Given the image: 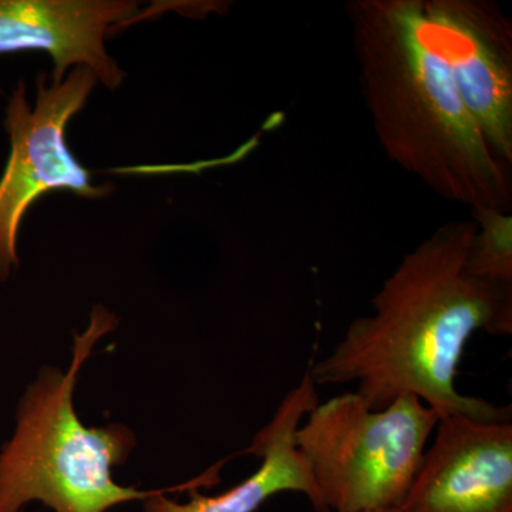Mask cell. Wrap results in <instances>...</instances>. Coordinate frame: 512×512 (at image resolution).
Wrapping results in <instances>:
<instances>
[{
  "label": "cell",
  "instance_id": "6da1fadb",
  "mask_svg": "<svg viewBox=\"0 0 512 512\" xmlns=\"http://www.w3.org/2000/svg\"><path fill=\"white\" fill-rule=\"evenodd\" d=\"M476 231L474 220L447 222L407 252L372 299L373 315L353 320L332 352L308 367L316 386L356 383L372 410L413 394L440 419L511 421V407L456 389L474 333H512V285L468 269Z\"/></svg>",
  "mask_w": 512,
  "mask_h": 512
},
{
  "label": "cell",
  "instance_id": "7a4b0ae2",
  "mask_svg": "<svg viewBox=\"0 0 512 512\" xmlns=\"http://www.w3.org/2000/svg\"><path fill=\"white\" fill-rule=\"evenodd\" d=\"M346 9L363 99L389 160L444 200L510 211L511 171L464 106L423 2L353 0Z\"/></svg>",
  "mask_w": 512,
  "mask_h": 512
},
{
  "label": "cell",
  "instance_id": "3957f363",
  "mask_svg": "<svg viewBox=\"0 0 512 512\" xmlns=\"http://www.w3.org/2000/svg\"><path fill=\"white\" fill-rule=\"evenodd\" d=\"M116 328V315L94 306L87 329L74 333L69 369L42 367L29 384L16 412L15 433L0 448V512H23L32 503L53 512H107L158 494L197 490L215 477L210 471L190 483L157 490L123 487L113 480L111 468L126 463L137 446L136 434L124 424L84 426L73 397L94 346Z\"/></svg>",
  "mask_w": 512,
  "mask_h": 512
},
{
  "label": "cell",
  "instance_id": "277c9868",
  "mask_svg": "<svg viewBox=\"0 0 512 512\" xmlns=\"http://www.w3.org/2000/svg\"><path fill=\"white\" fill-rule=\"evenodd\" d=\"M295 431L320 512L400 508L439 414L413 394L372 410L355 392L318 403Z\"/></svg>",
  "mask_w": 512,
  "mask_h": 512
},
{
  "label": "cell",
  "instance_id": "5b68a950",
  "mask_svg": "<svg viewBox=\"0 0 512 512\" xmlns=\"http://www.w3.org/2000/svg\"><path fill=\"white\" fill-rule=\"evenodd\" d=\"M49 77H37L35 107L20 82L10 94L5 128L10 137L8 164L0 178V281H8L18 268V234L30 205L55 190L76 192L87 198L107 195L94 187L90 173L66 146V126L83 109L97 83L87 67H74L66 79L47 86Z\"/></svg>",
  "mask_w": 512,
  "mask_h": 512
},
{
  "label": "cell",
  "instance_id": "8992f818",
  "mask_svg": "<svg viewBox=\"0 0 512 512\" xmlns=\"http://www.w3.org/2000/svg\"><path fill=\"white\" fill-rule=\"evenodd\" d=\"M434 45L494 157L512 170V22L488 0H421Z\"/></svg>",
  "mask_w": 512,
  "mask_h": 512
},
{
  "label": "cell",
  "instance_id": "52a82bcc",
  "mask_svg": "<svg viewBox=\"0 0 512 512\" xmlns=\"http://www.w3.org/2000/svg\"><path fill=\"white\" fill-rule=\"evenodd\" d=\"M400 508L404 512H512L511 421L439 420Z\"/></svg>",
  "mask_w": 512,
  "mask_h": 512
},
{
  "label": "cell",
  "instance_id": "ba28073f",
  "mask_svg": "<svg viewBox=\"0 0 512 512\" xmlns=\"http://www.w3.org/2000/svg\"><path fill=\"white\" fill-rule=\"evenodd\" d=\"M137 10L127 0H0V55L46 52L55 63L53 83L87 67L97 82L117 89L126 73L107 53L106 35Z\"/></svg>",
  "mask_w": 512,
  "mask_h": 512
},
{
  "label": "cell",
  "instance_id": "9c48e42d",
  "mask_svg": "<svg viewBox=\"0 0 512 512\" xmlns=\"http://www.w3.org/2000/svg\"><path fill=\"white\" fill-rule=\"evenodd\" d=\"M316 384L309 370L302 382L286 394L272 420L256 434L248 453L262 458L261 466L247 480L220 495L190 491L187 503L164 493L143 501L144 512H256L276 494L299 493L320 512L318 490L309 467L295 446V431L318 404Z\"/></svg>",
  "mask_w": 512,
  "mask_h": 512
},
{
  "label": "cell",
  "instance_id": "30bf717a",
  "mask_svg": "<svg viewBox=\"0 0 512 512\" xmlns=\"http://www.w3.org/2000/svg\"><path fill=\"white\" fill-rule=\"evenodd\" d=\"M477 231L468 251V269L485 281L512 285V218L491 208L471 210Z\"/></svg>",
  "mask_w": 512,
  "mask_h": 512
},
{
  "label": "cell",
  "instance_id": "8fae6325",
  "mask_svg": "<svg viewBox=\"0 0 512 512\" xmlns=\"http://www.w3.org/2000/svg\"><path fill=\"white\" fill-rule=\"evenodd\" d=\"M370 512H404L402 508H387V510H377V511H370Z\"/></svg>",
  "mask_w": 512,
  "mask_h": 512
}]
</instances>
